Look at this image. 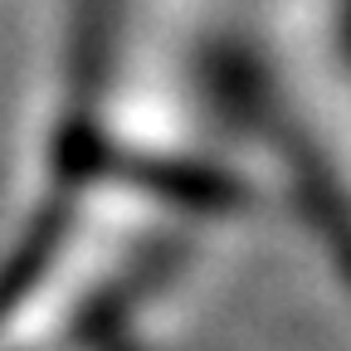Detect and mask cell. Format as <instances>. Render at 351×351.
I'll return each instance as SVG.
<instances>
[{
	"label": "cell",
	"mask_w": 351,
	"mask_h": 351,
	"mask_svg": "<svg viewBox=\"0 0 351 351\" xmlns=\"http://www.w3.org/2000/svg\"><path fill=\"white\" fill-rule=\"evenodd\" d=\"M244 195V176L200 142L176 93L88 78L44 200L0 263V351H108Z\"/></svg>",
	"instance_id": "cell-1"
},
{
	"label": "cell",
	"mask_w": 351,
	"mask_h": 351,
	"mask_svg": "<svg viewBox=\"0 0 351 351\" xmlns=\"http://www.w3.org/2000/svg\"><path fill=\"white\" fill-rule=\"evenodd\" d=\"M258 88L351 288V0H263Z\"/></svg>",
	"instance_id": "cell-2"
}]
</instances>
